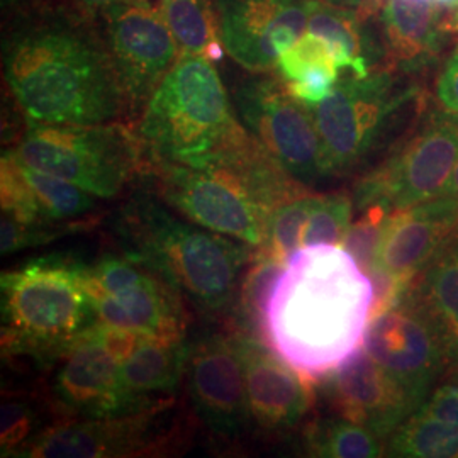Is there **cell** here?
Returning <instances> with one entry per match:
<instances>
[{"instance_id":"cell-8","label":"cell","mask_w":458,"mask_h":458,"mask_svg":"<svg viewBox=\"0 0 458 458\" xmlns=\"http://www.w3.org/2000/svg\"><path fill=\"white\" fill-rule=\"evenodd\" d=\"M231 98L246 131L291 177L302 185L327 177L311 109L287 90L276 72L250 73L234 85Z\"/></svg>"},{"instance_id":"cell-12","label":"cell","mask_w":458,"mask_h":458,"mask_svg":"<svg viewBox=\"0 0 458 458\" xmlns=\"http://www.w3.org/2000/svg\"><path fill=\"white\" fill-rule=\"evenodd\" d=\"M56 361L51 401L62 418L128 416L168 401L131 393L123 384L121 363L98 342L92 327Z\"/></svg>"},{"instance_id":"cell-13","label":"cell","mask_w":458,"mask_h":458,"mask_svg":"<svg viewBox=\"0 0 458 458\" xmlns=\"http://www.w3.org/2000/svg\"><path fill=\"white\" fill-rule=\"evenodd\" d=\"M172 403L128 416L85 420L62 418L48 425L21 454V458H121L157 455L168 450L165 411Z\"/></svg>"},{"instance_id":"cell-29","label":"cell","mask_w":458,"mask_h":458,"mask_svg":"<svg viewBox=\"0 0 458 458\" xmlns=\"http://www.w3.org/2000/svg\"><path fill=\"white\" fill-rule=\"evenodd\" d=\"M318 197L306 192L278 206L268 221L267 240L259 250L277 257L282 262H289L295 251L302 248L304 231Z\"/></svg>"},{"instance_id":"cell-39","label":"cell","mask_w":458,"mask_h":458,"mask_svg":"<svg viewBox=\"0 0 458 458\" xmlns=\"http://www.w3.org/2000/svg\"><path fill=\"white\" fill-rule=\"evenodd\" d=\"M24 2H28V0H2V5L13 9V7H19V5L24 4Z\"/></svg>"},{"instance_id":"cell-18","label":"cell","mask_w":458,"mask_h":458,"mask_svg":"<svg viewBox=\"0 0 458 458\" xmlns=\"http://www.w3.org/2000/svg\"><path fill=\"white\" fill-rule=\"evenodd\" d=\"M323 380L340 416L369 428L380 438L393 435L421 408L420 401L367 352L365 344Z\"/></svg>"},{"instance_id":"cell-9","label":"cell","mask_w":458,"mask_h":458,"mask_svg":"<svg viewBox=\"0 0 458 458\" xmlns=\"http://www.w3.org/2000/svg\"><path fill=\"white\" fill-rule=\"evenodd\" d=\"M145 175L153 179L157 196L189 221L255 250L265 243L270 216L228 165L153 164Z\"/></svg>"},{"instance_id":"cell-25","label":"cell","mask_w":458,"mask_h":458,"mask_svg":"<svg viewBox=\"0 0 458 458\" xmlns=\"http://www.w3.org/2000/svg\"><path fill=\"white\" fill-rule=\"evenodd\" d=\"M162 7L181 56H200L209 62L225 56L214 0H162Z\"/></svg>"},{"instance_id":"cell-32","label":"cell","mask_w":458,"mask_h":458,"mask_svg":"<svg viewBox=\"0 0 458 458\" xmlns=\"http://www.w3.org/2000/svg\"><path fill=\"white\" fill-rule=\"evenodd\" d=\"M39 423V412L26 397H4L0 408L2 457H19V454L47 428Z\"/></svg>"},{"instance_id":"cell-41","label":"cell","mask_w":458,"mask_h":458,"mask_svg":"<svg viewBox=\"0 0 458 458\" xmlns=\"http://www.w3.org/2000/svg\"><path fill=\"white\" fill-rule=\"evenodd\" d=\"M440 2H450V0H440Z\"/></svg>"},{"instance_id":"cell-3","label":"cell","mask_w":458,"mask_h":458,"mask_svg":"<svg viewBox=\"0 0 458 458\" xmlns=\"http://www.w3.org/2000/svg\"><path fill=\"white\" fill-rule=\"evenodd\" d=\"M164 204L160 197L136 192L123 206L115 219L123 251L147 263L200 311H234L253 246L183 221Z\"/></svg>"},{"instance_id":"cell-34","label":"cell","mask_w":458,"mask_h":458,"mask_svg":"<svg viewBox=\"0 0 458 458\" xmlns=\"http://www.w3.org/2000/svg\"><path fill=\"white\" fill-rule=\"evenodd\" d=\"M437 94L445 111L458 115V47L445 64Z\"/></svg>"},{"instance_id":"cell-4","label":"cell","mask_w":458,"mask_h":458,"mask_svg":"<svg viewBox=\"0 0 458 458\" xmlns=\"http://www.w3.org/2000/svg\"><path fill=\"white\" fill-rule=\"evenodd\" d=\"M134 130L148 165L219 164L255 141L213 62L200 56L179 58L148 100Z\"/></svg>"},{"instance_id":"cell-1","label":"cell","mask_w":458,"mask_h":458,"mask_svg":"<svg viewBox=\"0 0 458 458\" xmlns=\"http://www.w3.org/2000/svg\"><path fill=\"white\" fill-rule=\"evenodd\" d=\"M2 41L4 81L30 124L126 123L102 26L60 0H28Z\"/></svg>"},{"instance_id":"cell-26","label":"cell","mask_w":458,"mask_h":458,"mask_svg":"<svg viewBox=\"0 0 458 458\" xmlns=\"http://www.w3.org/2000/svg\"><path fill=\"white\" fill-rule=\"evenodd\" d=\"M306 450L312 457L376 458L382 455L380 437L346 418H325L308 426Z\"/></svg>"},{"instance_id":"cell-23","label":"cell","mask_w":458,"mask_h":458,"mask_svg":"<svg viewBox=\"0 0 458 458\" xmlns=\"http://www.w3.org/2000/svg\"><path fill=\"white\" fill-rule=\"evenodd\" d=\"M278 77L301 102L312 106L327 98L342 77V66L333 45L306 31L277 60Z\"/></svg>"},{"instance_id":"cell-31","label":"cell","mask_w":458,"mask_h":458,"mask_svg":"<svg viewBox=\"0 0 458 458\" xmlns=\"http://www.w3.org/2000/svg\"><path fill=\"white\" fill-rule=\"evenodd\" d=\"M353 204L350 197L319 196L312 209L302 238L304 246L344 245V236L352 226Z\"/></svg>"},{"instance_id":"cell-11","label":"cell","mask_w":458,"mask_h":458,"mask_svg":"<svg viewBox=\"0 0 458 458\" xmlns=\"http://www.w3.org/2000/svg\"><path fill=\"white\" fill-rule=\"evenodd\" d=\"M117 81L126 102V123L134 126L148 100L181 58L162 2L131 0L100 21Z\"/></svg>"},{"instance_id":"cell-40","label":"cell","mask_w":458,"mask_h":458,"mask_svg":"<svg viewBox=\"0 0 458 458\" xmlns=\"http://www.w3.org/2000/svg\"><path fill=\"white\" fill-rule=\"evenodd\" d=\"M325 2H329V4H336V5H344V7H348V5H346V0H325Z\"/></svg>"},{"instance_id":"cell-6","label":"cell","mask_w":458,"mask_h":458,"mask_svg":"<svg viewBox=\"0 0 458 458\" xmlns=\"http://www.w3.org/2000/svg\"><path fill=\"white\" fill-rule=\"evenodd\" d=\"M9 151L28 166L113 199L148 174L145 148L131 124H30Z\"/></svg>"},{"instance_id":"cell-10","label":"cell","mask_w":458,"mask_h":458,"mask_svg":"<svg viewBox=\"0 0 458 458\" xmlns=\"http://www.w3.org/2000/svg\"><path fill=\"white\" fill-rule=\"evenodd\" d=\"M100 323L151 336H185L183 295L147 263L123 251L87 265Z\"/></svg>"},{"instance_id":"cell-28","label":"cell","mask_w":458,"mask_h":458,"mask_svg":"<svg viewBox=\"0 0 458 458\" xmlns=\"http://www.w3.org/2000/svg\"><path fill=\"white\" fill-rule=\"evenodd\" d=\"M285 265L287 263L278 260L277 257L265 253L262 250H255L250 268L242 278L234 304V312L238 314V325L242 331L262 340L265 311Z\"/></svg>"},{"instance_id":"cell-21","label":"cell","mask_w":458,"mask_h":458,"mask_svg":"<svg viewBox=\"0 0 458 458\" xmlns=\"http://www.w3.org/2000/svg\"><path fill=\"white\" fill-rule=\"evenodd\" d=\"M458 226V202L438 196L420 206L394 209L384 229L376 265L403 278H414L442 253Z\"/></svg>"},{"instance_id":"cell-16","label":"cell","mask_w":458,"mask_h":458,"mask_svg":"<svg viewBox=\"0 0 458 458\" xmlns=\"http://www.w3.org/2000/svg\"><path fill=\"white\" fill-rule=\"evenodd\" d=\"M458 164V115L437 113L367 181L394 209L440 196Z\"/></svg>"},{"instance_id":"cell-2","label":"cell","mask_w":458,"mask_h":458,"mask_svg":"<svg viewBox=\"0 0 458 458\" xmlns=\"http://www.w3.org/2000/svg\"><path fill=\"white\" fill-rule=\"evenodd\" d=\"M374 285L340 246H304L270 295L262 342L310 382H319L365 344Z\"/></svg>"},{"instance_id":"cell-20","label":"cell","mask_w":458,"mask_h":458,"mask_svg":"<svg viewBox=\"0 0 458 458\" xmlns=\"http://www.w3.org/2000/svg\"><path fill=\"white\" fill-rule=\"evenodd\" d=\"M0 194L2 214L34 228L66 225L96 208V196L22 164L9 149L2 155Z\"/></svg>"},{"instance_id":"cell-38","label":"cell","mask_w":458,"mask_h":458,"mask_svg":"<svg viewBox=\"0 0 458 458\" xmlns=\"http://www.w3.org/2000/svg\"><path fill=\"white\" fill-rule=\"evenodd\" d=\"M448 5V28L452 33L458 31V0H450L446 2Z\"/></svg>"},{"instance_id":"cell-30","label":"cell","mask_w":458,"mask_h":458,"mask_svg":"<svg viewBox=\"0 0 458 458\" xmlns=\"http://www.w3.org/2000/svg\"><path fill=\"white\" fill-rule=\"evenodd\" d=\"M360 211V217L352 221L342 248L355 259L365 274H369L377 263L384 229L394 208L389 200L377 199L363 206Z\"/></svg>"},{"instance_id":"cell-7","label":"cell","mask_w":458,"mask_h":458,"mask_svg":"<svg viewBox=\"0 0 458 458\" xmlns=\"http://www.w3.org/2000/svg\"><path fill=\"white\" fill-rule=\"evenodd\" d=\"M395 72L377 68L369 77H340L327 98L310 106L319 132L327 175L357 164L393 126L399 109L421 89H397Z\"/></svg>"},{"instance_id":"cell-15","label":"cell","mask_w":458,"mask_h":458,"mask_svg":"<svg viewBox=\"0 0 458 458\" xmlns=\"http://www.w3.org/2000/svg\"><path fill=\"white\" fill-rule=\"evenodd\" d=\"M365 348L421 406L448 359L440 316L433 318L404 301L370 319Z\"/></svg>"},{"instance_id":"cell-33","label":"cell","mask_w":458,"mask_h":458,"mask_svg":"<svg viewBox=\"0 0 458 458\" xmlns=\"http://www.w3.org/2000/svg\"><path fill=\"white\" fill-rule=\"evenodd\" d=\"M431 306L445 323L458 327V259L442 251L428 272Z\"/></svg>"},{"instance_id":"cell-37","label":"cell","mask_w":458,"mask_h":458,"mask_svg":"<svg viewBox=\"0 0 458 458\" xmlns=\"http://www.w3.org/2000/svg\"><path fill=\"white\" fill-rule=\"evenodd\" d=\"M440 196L450 197V199H454L455 202H458V164Z\"/></svg>"},{"instance_id":"cell-17","label":"cell","mask_w":458,"mask_h":458,"mask_svg":"<svg viewBox=\"0 0 458 458\" xmlns=\"http://www.w3.org/2000/svg\"><path fill=\"white\" fill-rule=\"evenodd\" d=\"M187 387L197 416L219 437H238L251 421L245 369L233 335L192 344Z\"/></svg>"},{"instance_id":"cell-36","label":"cell","mask_w":458,"mask_h":458,"mask_svg":"<svg viewBox=\"0 0 458 458\" xmlns=\"http://www.w3.org/2000/svg\"><path fill=\"white\" fill-rule=\"evenodd\" d=\"M443 327V335H445V344H446V357L454 359L458 365V327L445 323L440 318Z\"/></svg>"},{"instance_id":"cell-35","label":"cell","mask_w":458,"mask_h":458,"mask_svg":"<svg viewBox=\"0 0 458 458\" xmlns=\"http://www.w3.org/2000/svg\"><path fill=\"white\" fill-rule=\"evenodd\" d=\"M60 2H64L79 14L100 22L111 11H114L115 7L128 4L131 0H60Z\"/></svg>"},{"instance_id":"cell-5","label":"cell","mask_w":458,"mask_h":458,"mask_svg":"<svg viewBox=\"0 0 458 458\" xmlns=\"http://www.w3.org/2000/svg\"><path fill=\"white\" fill-rule=\"evenodd\" d=\"M2 350L41 363L56 361L98 321L87 263L64 255L4 272Z\"/></svg>"},{"instance_id":"cell-14","label":"cell","mask_w":458,"mask_h":458,"mask_svg":"<svg viewBox=\"0 0 458 458\" xmlns=\"http://www.w3.org/2000/svg\"><path fill=\"white\" fill-rule=\"evenodd\" d=\"M229 58L250 73H272L306 33L311 0H214Z\"/></svg>"},{"instance_id":"cell-27","label":"cell","mask_w":458,"mask_h":458,"mask_svg":"<svg viewBox=\"0 0 458 458\" xmlns=\"http://www.w3.org/2000/svg\"><path fill=\"white\" fill-rule=\"evenodd\" d=\"M393 457L458 458V426L416 411L393 433Z\"/></svg>"},{"instance_id":"cell-24","label":"cell","mask_w":458,"mask_h":458,"mask_svg":"<svg viewBox=\"0 0 458 458\" xmlns=\"http://www.w3.org/2000/svg\"><path fill=\"white\" fill-rule=\"evenodd\" d=\"M191 348L185 336L147 335L119 365L123 384L131 393L148 397L175 391L187 374Z\"/></svg>"},{"instance_id":"cell-19","label":"cell","mask_w":458,"mask_h":458,"mask_svg":"<svg viewBox=\"0 0 458 458\" xmlns=\"http://www.w3.org/2000/svg\"><path fill=\"white\" fill-rule=\"evenodd\" d=\"M233 340L245 369L251 420L263 431L294 428L311 408L312 394L304 377L260 338L238 329Z\"/></svg>"},{"instance_id":"cell-22","label":"cell","mask_w":458,"mask_h":458,"mask_svg":"<svg viewBox=\"0 0 458 458\" xmlns=\"http://www.w3.org/2000/svg\"><path fill=\"white\" fill-rule=\"evenodd\" d=\"M386 68L412 73L440 56L448 28V7L440 0H384L376 16Z\"/></svg>"}]
</instances>
